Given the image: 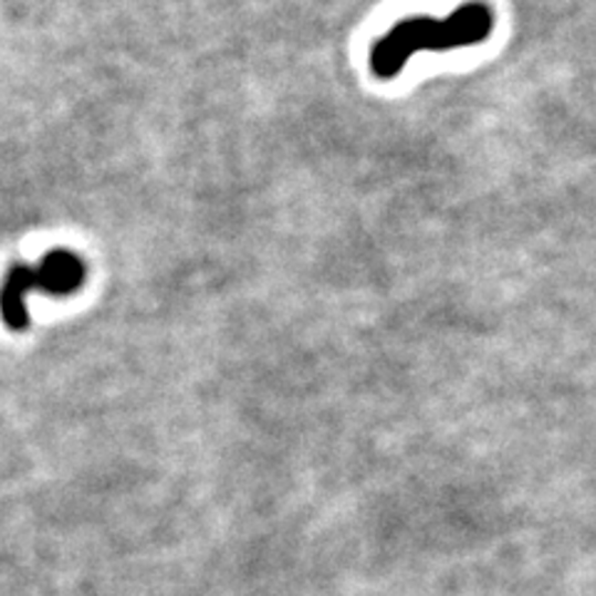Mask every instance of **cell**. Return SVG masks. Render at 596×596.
Wrapping results in <instances>:
<instances>
[{"label": "cell", "mask_w": 596, "mask_h": 596, "mask_svg": "<svg viewBox=\"0 0 596 596\" xmlns=\"http://www.w3.org/2000/svg\"><path fill=\"white\" fill-rule=\"evenodd\" d=\"M492 28L494 15L484 3H468L452 10L448 18H406L373 43L370 70L380 80H390L402 73L412 55L480 45L490 38Z\"/></svg>", "instance_id": "6da1fadb"}, {"label": "cell", "mask_w": 596, "mask_h": 596, "mask_svg": "<svg viewBox=\"0 0 596 596\" xmlns=\"http://www.w3.org/2000/svg\"><path fill=\"white\" fill-rule=\"evenodd\" d=\"M30 291L67 296L85 284V264L73 251H50L38 266H28Z\"/></svg>", "instance_id": "7a4b0ae2"}, {"label": "cell", "mask_w": 596, "mask_h": 596, "mask_svg": "<svg viewBox=\"0 0 596 596\" xmlns=\"http://www.w3.org/2000/svg\"><path fill=\"white\" fill-rule=\"evenodd\" d=\"M28 274L25 264H18L10 269V274L6 276V284L0 289V313H3V321L10 328H25L28 326Z\"/></svg>", "instance_id": "3957f363"}]
</instances>
